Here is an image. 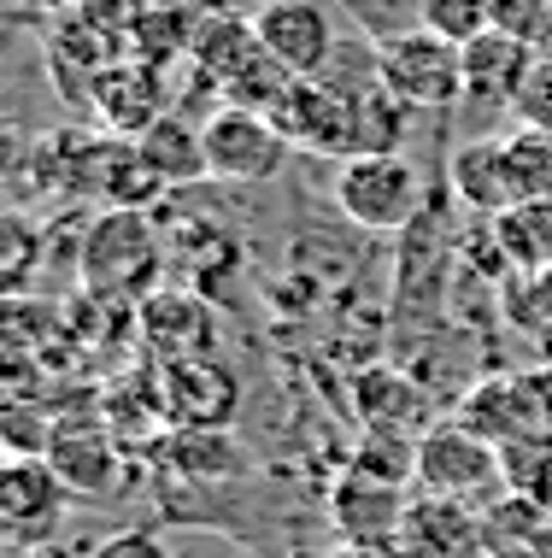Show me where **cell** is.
Instances as JSON below:
<instances>
[{
  "mask_svg": "<svg viewBox=\"0 0 552 558\" xmlns=\"http://www.w3.org/2000/svg\"><path fill=\"white\" fill-rule=\"evenodd\" d=\"M41 459L53 464V476L65 482L71 494H107L112 476H118V459H124V447H118V435H112V424H107L100 405H77V412H59L53 417Z\"/></svg>",
  "mask_w": 552,
  "mask_h": 558,
  "instance_id": "obj_8",
  "label": "cell"
},
{
  "mask_svg": "<svg viewBox=\"0 0 552 558\" xmlns=\"http://www.w3.org/2000/svg\"><path fill=\"white\" fill-rule=\"evenodd\" d=\"M370 65L377 77L394 88L406 107H424V112H446L470 95L465 83V48L458 41L436 36V29H388V36L370 48Z\"/></svg>",
  "mask_w": 552,
  "mask_h": 558,
  "instance_id": "obj_2",
  "label": "cell"
},
{
  "mask_svg": "<svg viewBox=\"0 0 552 558\" xmlns=\"http://www.w3.org/2000/svg\"><path fill=\"white\" fill-rule=\"evenodd\" d=\"M323 558H400V553H388V547H347V541H341V547H330Z\"/></svg>",
  "mask_w": 552,
  "mask_h": 558,
  "instance_id": "obj_32",
  "label": "cell"
},
{
  "mask_svg": "<svg viewBox=\"0 0 552 558\" xmlns=\"http://www.w3.org/2000/svg\"><path fill=\"white\" fill-rule=\"evenodd\" d=\"M494 29H512L529 48L552 41V0H494Z\"/></svg>",
  "mask_w": 552,
  "mask_h": 558,
  "instance_id": "obj_27",
  "label": "cell"
},
{
  "mask_svg": "<svg viewBox=\"0 0 552 558\" xmlns=\"http://www.w3.org/2000/svg\"><path fill=\"white\" fill-rule=\"evenodd\" d=\"M488 235H494L500 265L517 270V277H541V270H552V201L505 206V213L488 223Z\"/></svg>",
  "mask_w": 552,
  "mask_h": 558,
  "instance_id": "obj_18",
  "label": "cell"
},
{
  "mask_svg": "<svg viewBox=\"0 0 552 558\" xmlns=\"http://www.w3.org/2000/svg\"><path fill=\"white\" fill-rule=\"evenodd\" d=\"M36 265V230H29L24 218H7V282L19 289L24 270Z\"/></svg>",
  "mask_w": 552,
  "mask_h": 558,
  "instance_id": "obj_31",
  "label": "cell"
},
{
  "mask_svg": "<svg viewBox=\"0 0 552 558\" xmlns=\"http://www.w3.org/2000/svg\"><path fill=\"white\" fill-rule=\"evenodd\" d=\"M394 553L400 558H488V530L482 518H470V506L424 494V500H412Z\"/></svg>",
  "mask_w": 552,
  "mask_h": 558,
  "instance_id": "obj_13",
  "label": "cell"
},
{
  "mask_svg": "<svg viewBox=\"0 0 552 558\" xmlns=\"http://www.w3.org/2000/svg\"><path fill=\"white\" fill-rule=\"evenodd\" d=\"M517 324L529 329H552V270H541V277H524V300H512Z\"/></svg>",
  "mask_w": 552,
  "mask_h": 558,
  "instance_id": "obj_29",
  "label": "cell"
},
{
  "mask_svg": "<svg viewBox=\"0 0 552 558\" xmlns=\"http://www.w3.org/2000/svg\"><path fill=\"white\" fill-rule=\"evenodd\" d=\"M505 159H512V189L517 201H552V135L512 124L505 130Z\"/></svg>",
  "mask_w": 552,
  "mask_h": 558,
  "instance_id": "obj_24",
  "label": "cell"
},
{
  "mask_svg": "<svg viewBox=\"0 0 552 558\" xmlns=\"http://www.w3.org/2000/svg\"><path fill=\"white\" fill-rule=\"evenodd\" d=\"M494 482H505L500 471V447L482 441L465 424H436L417 441V488L436 494V500H458L470 506L476 494H488Z\"/></svg>",
  "mask_w": 552,
  "mask_h": 558,
  "instance_id": "obj_6",
  "label": "cell"
},
{
  "mask_svg": "<svg viewBox=\"0 0 552 558\" xmlns=\"http://www.w3.org/2000/svg\"><path fill=\"white\" fill-rule=\"evenodd\" d=\"M529 558H552V518H547V530L529 541Z\"/></svg>",
  "mask_w": 552,
  "mask_h": 558,
  "instance_id": "obj_33",
  "label": "cell"
},
{
  "mask_svg": "<svg viewBox=\"0 0 552 558\" xmlns=\"http://www.w3.org/2000/svg\"><path fill=\"white\" fill-rule=\"evenodd\" d=\"M541 65V48H529L524 36H512V29H488V36H476L465 48V83L476 100H494V107H517V95H524L529 71Z\"/></svg>",
  "mask_w": 552,
  "mask_h": 558,
  "instance_id": "obj_14",
  "label": "cell"
},
{
  "mask_svg": "<svg viewBox=\"0 0 552 558\" xmlns=\"http://www.w3.org/2000/svg\"><path fill=\"white\" fill-rule=\"evenodd\" d=\"M88 189H100L107 213H147V201L165 194V183L147 171L136 142H100L88 154Z\"/></svg>",
  "mask_w": 552,
  "mask_h": 558,
  "instance_id": "obj_17",
  "label": "cell"
},
{
  "mask_svg": "<svg viewBox=\"0 0 552 558\" xmlns=\"http://www.w3.org/2000/svg\"><path fill=\"white\" fill-rule=\"evenodd\" d=\"M24 558H71V553H65V547H48V541H41V547H36V553H24Z\"/></svg>",
  "mask_w": 552,
  "mask_h": 558,
  "instance_id": "obj_34",
  "label": "cell"
},
{
  "mask_svg": "<svg viewBox=\"0 0 552 558\" xmlns=\"http://www.w3.org/2000/svg\"><path fill=\"white\" fill-rule=\"evenodd\" d=\"M406 100L394 95L382 77L353 83V135H359V154H400V135H406ZM353 154V159H359Z\"/></svg>",
  "mask_w": 552,
  "mask_h": 558,
  "instance_id": "obj_21",
  "label": "cell"
},
{
  "mask_svg": "<svg viewBox=\"0 0 552 558\" xmlns=\"http://www.w3.org/2000/svg\"><path fill=\"white\" fill-rule=\"evenodd\" d=\"M335 201L359 230L370 235H400L417 218V201H424V177H417L412 159L400 154H359L341 165L335 177Z\"/></svg>",
  "mask_w": 552,
  "mask_h": 558,
  "instance_id": "obj_3",
  "label": "cell"
},
{
  "mask_svg": "<svg viewBox=\"0 0 552 558\" xmlns=\"http://www.w3.org/2000/svg\"><path fill=\"white\" fill-rule=\"evenodd\" d=\"M200 135H206V171L218 183H265L289 159V135L271 124V112L235 107V100L206 118Z\"/></svg>",
  "mask_w": 552,
  "mask_h": 558,
  "instance_id": "obj_5",
  "label": "cell"
},
{
  "mask_svg": "<svg viewBox=\"0 0 552 558\" xmlns=\"http://www.w3.org/2000/svg\"><path fill=\"white\" fill-rule=\"evenodd\" d=\"M136 147L147 159V171H154L165 189L212 177V171H206V135H200V124H188V118H176V112L154 118V124L136 135Z\"/></svg>",
  "mask_w": 552,
  "mask_h": 558,
  "instance_id": "obj_19",
  "label": "cell"
},
{
  "mask_svg": "<svg viewBox=\"0 0 552 558\" xmlns=\"http://www.w3.org/2000/svg\"><path fill=\"white\" fill-rule=\"evenodd\" d=\"M154 459L176 476H194V482H218V476L242 471V447L230 441V429H171L154 447Z\"/></svg>",
  "mask_w": 552,
  "mask_h": 558,
  "instance_id": "obj_20",
  "label": "cell"
},
{
  "mask_svg": "<svg viewBox=\"0 0 552 558\" xmlns=\"http://www.w3.org/2000/svg\"><path fill=\"white\" fill-rule=\"evenodd\" d=\"M88 558H171V553H165V541H159V535H147V530H124V535H107V541H100V547L88 553Z\"/></svg>",
  "mask_w": 552,
  "mask_h": 558,
  "instance_id": "obj_30",
  "label": "cell"
},
{
  "mask_svg": "<svg viewBox=\"0 0 552 558\" xmlns=\"http://www.w3.org/2000/svg\"><path fill=\"white\" fill-rule=\"evenodd\" d=\"M136 341L147 353V365L218 353V312L188 289H154L136 306Z\"/></svg>",
  "mask_w": 552,
  "mask_h": 558,
  "instance_id": "obj_9",
  "label": "cell"
},
{
  "mask_svg": "<svg viewBox=\"0 0 552 558\" xmlns=\"http://www.w3.org/2000/svg\"><path fill=\"white\" fill-rule=\"evenodd\" d=\"M512 118H517V124H529V130H547L552 135V59H541V65L529 71V83H524V95H517Z\"/></svg>",
  "mask_w": 552,
  "mask_h": 558,
  "instance_id": "obj_28",
  "label": "cell"
},
{
  "mask_svg": "<svg viewBox=\"0 0 552 558\" xmlns=\"http://www.w3.org/2000/svg\"><path fill=\"white\" fill-rule=\"evenodd\" d=\"M65 500H71V488L53 476L48 459H24V452L7 459V471H0V523L12 535L48 541V530L65 518Z\"/></svg>",
  "mask_w": 552,
  "mask_h": 558,
  "instance_id": "obj_12",
  "label": "cell"
},
{
  "mask_svg": "<svg viewBox=\"0 0 552 558\" xmlns=\"http://www.w3.org/2000/svg\"><path fill=\"white\" fill-rule=\"evenodd\" d=\"M500 471H505V494H517V500H529L535 511L552 518V429L500 447Z\"/></svg>",
  "mask_w": 552,
  "mask_h": 558,
  "instance_id": "obj_23",
  "label": "cell"
},
{
  "mask_svg": "<svg viewBox=\"0 0 552 558\" xmlns=\"http://www.w3.org/2000/svg\"><path fill=\"white\" fill-rule=\"evenodd\" d=\"M159 371V400H165V424L171 429H230L235 405H242V383L218 353L200 359H171Z\"/></svg>",
  "mask_w": 552,
  "mask_h": 558,
  "instance_id": "obj_7",
  "label": "cell"
},
{
  "mask_svg": "<svg viewBox=\"0 0 552 558\" xmlns=\"http://www.w3.org/2000/svg\"><path fill=\"white\" fill-rule=\"evenodd\" d=\"M353 405H359L365 429L412 435V441H424V435H429V395H424V383H412V376L394 371V365L365 371L359 388H353Z\"/></svg>",
  "mask_w": 552,
  "mask_h": 558,
  "instance_id": "obj_16",
  "label": "cell"
},
{
  "mask_svg": "<svg viewBox=\"0 0 552 558\" xmlns=\"http://www.w3.org/2000/svg\"><path fill=\"white\" fill-rule=\"evenodd\" d=\"M265 53L277 59L289 77H323L335 59V24L318 0H271V7L253 19Z\"/></svg>",
  "mask_w": 552,
  "mask_h": 558,
  "instance_id": "obj_11",
  "label": "cell"
},
{
  "mask_svg": "<svg viewBox=\"0 0 552 558\" xmlns=\"http://www.w3.org/2000/svg\"><path fill=\"white\" fill-rule=\"evenodd\" d=\"M417 24L458 41V48H470L476 36L494 29V0H417Z\"/></svg>",
  "mask_w": 552,
  "mask_h": 558,
  "instance_id": "obj_25",
  "label": "cell"
},
{
  "mask_svg": "<svg viewBox=\"0 0 552 558\" xmlns=\"http://www.w3.org/2000/svg\"><path fill=\"white\" fill-rule=\"evenodd\" d=\"M412 494L400 482H382L370 471H341V482L330 488V523L341 530L347 547H400V530H406Z\"/></svg>",
  "mask_w": 552,
  "mask_h": 558,
  "instance_id": "obj_10",
  "label": "cell"
},
{
  "mask_svg": "<svg viewBox=\"0 0 552 558\" xmlns=\"http://www.w3.org/2000/svg\"><path fill=\"white\" fill-rule=\"evenodd\" d=\"M77 270H83L88 300L136 312L159 289V270H165V247L154 235V218L147 213H100L83 235Z\"/></svg>",
  "mask_w": 552,
  "mask_h": 558,
  "instance_id": "obj_1",
  "label": "cell"
},
{
  "mask_svg": "<svg viewBox=\"0 0 552 558\" xmlns=\"http://www.w3.org/2000/svg\"><path fill=\"white\" fill-rule=\"evenodd\" d=\"M446 177H453V194L470 206V213L500 218L505 206H517L512 159H505V135H470L465 147H453V159H446Z\"/></svg>",
  "mask_w": 552,
  "mask_h": 558,
  "instance_id": "obj_15",
  "label": "cell"
},
{
  "mask_svg": "<svg viewBox=\"0 0 552 558\" xmlns=\"http://www.w3.org/2000/svg\"><path fill=\"white\" fill-rule=\"evenodd\" d=\"M95 107H100V118H107L112 130H124V135H142L154 118H165L147 71H142V77H136V71H100V77H95Z\"/></svg>",
  "mask_w": 552,
  "mask_h": 558,
  "instance_id": "obj_22",
  "label": "cell"
},
{
  "mask_svg": "<svg viewBox=\"0 0 552 558\" xmlns=\"http://www.w3.org/2000/svg\"><path fill=\"white\" fill-rule=\"evenodd\" d=\"M458 424L476 429L494 447H512V441H529V435L552 429L547 371H500L488 383H476L465 395V405H458Z\"/></svg>",
  "mask_w": 552,
  "mask_h": 558,
  "instance_id": "obj_4",
  "label": "cell"
},
{
  "mask_svg": "<svg viewBox=\"0 0 552 558\" xmlns=\"http://www.w3.org/2000/svg\"><path fill=\"white\" fill-rule=\"evenodd\" d=\"M353 471H370L382 482H417V441L412 435H388V429H365L359 452H353Z\"/></svg>",
  "mask_w": 552,
  "mask_h": 558,
  "instance_id": "obj_26",
  "label": "cell"
}]
</instances>
